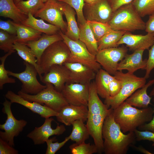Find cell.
<instances>
[{"label": "cell", "instance_id": "obj_45", "mask_svg": "<svg viewBox=\"0 0 154 154\" xmlns=\"http://www.w3.org/2000/svg\"><path fill=\"white\" fill-rule=\"evenodd\" d=\"M0 29L7 32L10 34L17 35L15 27L11 22V21L0 20Z\"/></svg>", "mask_w": 154, "mask_h": 154}, {"label": "cell", "instance_id": "obj_47", "mask_svg": "<svg viewBox=\"0 0 154 154\" xmlns=\"http://www.w3.org/2000/svg\"><path fill=\"white\" fill-rule=\"evenodd\" d=\"M145 30L147 33L154 32V12L149 15L148 21L145 23Z\"/></svg>", "mask_w": 154, "mask_h": 154}, {"label": "cell", "instance_id": "obj_53", "mask_svg": "<svg viewBox=\"0 0 154 154\" xmlns=\"http://www.w3.org/2000/svg\"><path fill=\"white\" fill-rule=\"evenodd\" d=\"M48 0H43V1H44V2L45 3L47 1H48Z\"/></svg>", "mask_w": 154, "mask_h": 154}, {"label": "cell", "instance_id": "obj_46", "mask_svg": "<svg viewBox=\"0 0 154 154\" xmlns=\"http://www.w3.org/2000/svg\"><path fill=\"white\" fill-rule=\"evenodd\" d=\"M133 0H108L114 12L122 6L131 3Z\"/></svg>", "mask_w": 154, "mask_h": 154}, {"label": "cell", "instance_id": "obj_25", "mask_svg": "<svg viewBox=\"0 0 154 154\" xmlns=\"http://www.w3.org/2000/svg\"><path fill=\"white\" fill-rule=\"evenodd\" d=\"M63 9L66 21L67 28L64 34L70 39H79L80 29L75 18L76 13L74 9L68 4L63 2Z\"/></svg>", "mask_w": 154, "mask_h": 154}, {"label": "cell", "instance_id": "obj_31", "mask_svg": "<svg viewBox=\"0 0 154 154\" xmlns=\"http://www.w3.org/2000/svg\"><path fill=\"white\" fill-rule=\"evenodd\" d=\"M126 32L113 30L105 34L97 41L98 51L105 48L118 47V42Z\"/></svg>", "mask_w": 154, "mask_h": 154}, {"label": "cell", "instance_id": "obj_30", "mask_svg": "<svg viewBox=\"0 0 154 154\" xmlns=\"http://www.w3.org/2000/svg\"><path fill=\"white\" fill-rule=\"evenodd\" d=\"M14 49L17 52L19 56L25 62L33 65L37 69L39 77L43 72L37 63V59L31 48L25 44L17 42L13 46Z\"/></svg>", "mask_w": 154, "mask_h": 154}, {"label": "cell", "instance_id": "obj_3", "mask_svg": "<svg viewBox=\"0 0 154 154\" xmlns=\"http://www.w3.org/2000/svg\"><path fill=\"white\" fill-rule=\"evenodd\" d=\"M113 114L115 121L125 133L134 132L139 126L150 122L153 118L154 111L149 106L138 109L124 101L113 110Z\"/></svg>", "mask_w": 154, "mask_h": 154}, {"label": "cell", "instance_id": "obj_39", "mask_svg": "<svg viewBox=\"0 0 154 154\" xmlns=\"http://www.w3.org/2000/svg\"><path fill=\"white\" fill-rule=\"evenodd\" d=\"M15 52L13 51L7 52L4 56L0 57L1 64H0V89L2 90L4 84L7 83H15L16 82L15 79L9 77V70H6L5 67V61L7 57L12 53Z\"/></svg>", "mask_w": 154, "mask_h": 154}, {"label": "cell", "instance_id": "obj_6", "mask_svg": "<svg viewBox=\"0 0 154 154\" xmlns=\"http://www.w3.org/2000/svg\"><path fill=\"white\" fill-rule=\"evenodd\" d=\"M46 87L35 95L24 93L19 91L17 94L31 102H36L44 105L58 113L62 108L68 104L61 92L57 91L53 85L47 83Z\"/></svg>", "mask_w": 154, "mask_h": 154}, {"label": "cell", "instance_id": "obj_17", "mask_svg": "<svg viewBox=\"0 0 154 154\" xmlns=\"http://www.w3.org/2000/svg\"><path fill=\"white\" fill-rule=\"evenodd\" d=\"M88 106L67 104L63 107L56 116L57 120L66 126H70L77 120L87 121Z\"/></svg>", "mask_w": 154, "mask_h": 154}, {"label": "cell", "instance_id": "obj_36", "mask_svg": "<svg viewBox=\"0 0 154 154\" xmlns=\"http://www.w3.org/2000/svg\"><path fill=\"white\" fill-rule=\"evenodd\" d=\"M72 154H92L98 153L97 147L94 144L86 143L85 142L80 143H75L69 146Z\"/></svg>", "mask_w": 154, "mask_h": 154}, {"label": "cell", "instance_id": "obj_41", "mask_svg": "<svg viewBox=\"0 0 154 154\" xmlns=\"http://www.w3.org/2000/svg\"><path fill=\"white\" fill-rule=\"evenodd\" d=\"M136 140L138 141L147 140L153 142L154 146V132L148 131H140L137 129L134 131Z\"/></svg>", "mask_w": 154, "mask_h": 154}, {"label": "cell", "instance_id": "obj_33", "mask_svg": "<svg viewBox=\"0 0 154 154\" xmlns=\"http://www.w3.org/2000/svg\"><path fill=\"white\" fill-rule=\"evenodd\" d=\"M44 4L43 0H22L15 4L23 13L27 15L30 13L33 15L42 8Z\"/></svg>", "mask_w": 154, "mask_h": 154}, {"label": "cell", "instance_id": "obj_23", "mask_svg": "<svg viewBox=\"0 0 154 154\" xmlns=\"http://www.w3.org/2000/svg\"><path fill=\"white\" fill-rule=\"evenodd\" d=\"M0 16L11 19L14 22L19 24L28 17V15L17 7L13 0H0Z\"/></svg>", "mask_w": 154, "mask_h": 154}, {"label": "cell", "instance_id": "obj_2", "mask_svg": "<svg viewBox=\"0 0 154 154\" xmlns=\"http://www.w3.org/2000/svg\"><path fill=\"white\" fill-rule=\"evenodd\" d=\"M88 115L86 124L90 135L98 148V153L103 152L102 129L105 119L110 109L100 99L94 81L89 85Z\"/></svg>", "mask_w": 154, "mask_h": 154}, {"label": "cell", "instance_id": "obj_32", "mask_svg": "<svg viewBox=\"0 0 154 154\" xmlns=\"http://www.w3.org/2000/svg\"><path fill=\"white\" fill-rule=\"evenodd\" d=\"M83 121L77 120L72 124V132L69 135L70 139L76 143L84 142L90 135L89 130Z\"/></svg>", "mask_w": 154, "mask_h": 154}, {"label": "cell", "instance_id": "obj_16", "mask_svg": "<svg viewBox=\"0 0 154 154\" xmlns=\"http://www.w3.org/2000/svg\"><path fill=\"white\" fill-rule=\"evenodd\" d=\"M54 119L51 117L45 119L43 124L39 127H35L34 129L27 135V137L31 139L35 145L44 143L49 137L52 135H59L62 134L66 129L63 125L57 126L53 129L51 127L52 122Z\"/></svg>", "mask_w": 154, "mask_h": 154}, {"label": "cell", "instance_id": "obj_18", "mask_svg": "<svg viewBox=\"0 0 154 154\" xmlns=\"http://www.w3.org/2000/svg\"><path fill=\"white\" fill-rule=\"evenodd\" d=\"M63 65L70 71L69 83L90 84L95 79L96 74L94 70L83 64L66 62Z\"/></svg>", "mask_w": 154, "mask_h": 154}, {"label": "cell", "instance_id": "obj_11", "mask_svg": "<svg viewBox=\"0 0 154 154\" xmlns=\"http://www.w3.org/2000/svg\"><path fill=\"white\" fill-rule=\"evenodd\" d=\"M128 49L124 45L119 47L105 48L99 50L96 55L97 61L104 69L111 75L118 71V62L127 54Z\"/></svg>", "mask_w": 154, "mask_h": 154}, {"label": "cell", "instance_id": "obj_4", "mask_svg": "<svg viewBox=\"0 0 154 154\" xmlns=\"http://www.w3.org/2000/svg\"><path fill=\"white\" fill-rule=\"evenodd\" d=\"M108 24L114 30L129 32L145 30V23L131 3L122 6L114 12Z\"/></svg>", "mask_w": 154, "mask_h": 154}, {"label": "cell", "instance_id": "obj_40", "mask_svg": "<svg viewBox=\"0 0 154 154\" xmlns=\"http://www.w3.org/2000/svg\"><path fill=\"white\" fill-rule=\"evenodd\" d=\"M70 139L69 136L66 137L64 141L61 142L58 141L53 142L56 141L55 137L48 139L46 141L47 147L46 154H54L58 151Z\"/></svg>", "mask_w": 154, "mask_h": 154}, {"label": "cell", "instance_id": "obj_27", "mask_svg": "<svg viewBox=\"0 0 154 154\" xmlns=\"http://www.w3.org/2000/svg\"><path fill=\"white\" fill-rule=\"evenodd\" d=\"M21 24L48 35L58 33L61 30L57 27L47 23L42 19H37L30 13L28 15L27 18Z\"/></svg>", "mask_w": 154, "mask_h": 154}, {"label": "cell", "instance_id": "obj_51", "mask_svg": "<svg viewBox=\"0 0 154 154\" xmlns=\"http://www.w3.org/2000/svg\"><path fill=\"white\" fill-rule=\"evenodd\" d=\"M149 95L151 97L154 96V87L149 93Z\"/></svg>", "mask_w": 154, "mask_h": 154}, {"label": "cell", "instance_id": "obj_28", "mask_svg": "<svg viewBox=\"0 0 154 154\" xmlns=\"http://www.w3.org/2000/svg\"><path fill=\"white\" fill-rule=\"evenodd\" d=\"M11 22L17 30L16 42L25 44L29 41L36 40L42 36V33L22 24Z\"/></svg>", "mask_w": 154, "mask_h": 154}, {"label": "cell", "instance_id": "obj_48", "mask_svg": "<svg viewBox=\"0 0 154 154\" xmlns=\"http://www.w3.org/2000/svg\"><path fill=\"white\" fill-rule=\"evenodd\" d=\"M154 103V98L153 99ZM154 114L152 119L148 123L140 126L138 127V130L140 131H148L154 132V105L153 108Z\"/></svg>", "mask_w": 154, "mask_h": 154}, {"label": "cell", "instance_id": "obj_29", "mask_svg": "<svg viewBox=\"0 0 154 154\" xmlns=\"http://www.w3.org/2000/svg\"><path fill=\"white\" fill-rule=\"evenodd\" d=\"M80 29L79 40L86 46L89 51L92 55H96L98 51L97 41L87 22L82 25H78Z\"/></svg>", "mask_w": 154, "mask_h": 154}, {"label": "cell", "instance_id": "obj_54", "mask_svg": "<svg viewBox=\"0 0 154 154\" xmlns=\"http://www.w3.org/2000/svg\"><path fill=\"white\" fill-rule=\"evenodd\" d=\"M52 0L55 1H58V0Z\"/></svg>", "mask_w": 154, "mask_h": 154}, {"label": "cell", "instance_id": "obj_1", "mask_svg": "<svg viewBox=\"0 0 154 154\" xmlns=\"http://www.w3.org/2000/svg\"><path fill=\"white\" fill-rule=\"evenodd\" d=\"M110 109L102 129L103 152L105 154H126L136 140L135 133L124 134L114 120L113 110Z\"/></svg>", "mask_w": 154, "mask_h": 154}, {"label": "cell", "instance_id": "obj_34", "mask_svg": "<svg viewBox=\"0 0 154 154\" xmlns=\"http://www.w3.org/2000/svg\"><path fill=\"white\" fill-rule=\"evenodd\" d=\"M131 4L141 17L150 15L154 12V0H133Z\"/></svg>", "mask_w": 154, "mask_h": 154}, {"label": "cell", "instance_id": "obj_37", "mask_svg": "<svg viewBox=\"0 0 154 154\" xmlns=\"http://www.w3.org/2000/svg\"><path fill=\"white\" fill-rule=\"evenodd\" d=\"M16 35H12L3 30H0V49L5 52L16 51L13 46L16 42Z\"/></svg>", "mask_w": 154, "mask_h": 154}, {"label": "cell", "instance_id": "obj_49", "mask_svg": "<svg viewBox=\"0 0 154 154\" xmlns=\"http://www.w3.org/2000/svg\"><path fill=\"white\" fill-rule=\"evenodd\" d=\"M133 147L136 150L139 151L143 153L144 154H152L151 152L147 151V150L145 149V148H143V147L141 146H139L137 147L133 146Z\"/></svg>", "mask_w": 154, "mask_h": 154}, {"label": "cell", "instance_id": "obj_26", "mask_svg": "<svg viewBox=\"0 0 154 154\" xmlns=\"http://www.w3.org/2000/svg\"><path fill=\"white\" fill-rule=\"evenodd\" d=\"M114 77L101 68L96 72L94 82L97 93L101 98L105 99L110 97L109 86Z\"/></svg>", "mask_w": 154, "mask_h": 154}, {"label": "cell", "instance_id": "obj_20", "mask_svg": "<svg viewBox=\"0 0 154 154\" xmlns=\"http://www.w3.org/2000/svg\"><path fill=\"white\" fill-rule=\"evenodd\" d=\"M5 98L12 103L20 104L37 114L45 119L56 116L58 113L45 105L36 102H31L25 100L13 92L8 91L5 95Z\"/></svg>", "mask_w": 154, "mask_h": 154}, {"label": "cell", "instance_id": "obj_8", "mask_svg": "<svg viewBox=\"0 0 154 154\" xmlns=\"http://www.w3.org/2000/svg\"><path fill=\"white\" fill-rule=\"evenodd\" d=\"M70 54V50L63 40L56 41L44 51L39 65L44 74L48 71L51 66L63 65L67 62Z\"/></svg>", "mask_w": 154, "mask_h": 154}, {"label": "cell", "instance_id": "obj_14", "mask_svg": "<svg viewBox=\"0 0 154 154\" xmlns=\"http://www.w3.org/2000/svg\"><path fill=\"white\" fill-rule=\"evenodd\" d=\"M90 84L67 83L61 93L68 104L88 106Z\"/></svg>", "mask_w": 154, "mask_h": 154}, {"label": "cell", "instance_id": "obj_21", "mask_svg": "<svg viewBox=\"0 0 154 154\" xmlns=\"http://www.w3.org/2000/svg\"><path fill=\"white\" fill-rule=\"evenodd\" d=\"M144 50H135L130 54H127L124 58L119 63L117 70H127L128 72L133 73L139 69L146 70L147 59H143Z\"/></svg>", "mask_w": 154, "mask_h": 154}, {"label": "cell", "instance_id": "obj_22", "mask_svg": "<svg viewBox=\"0 0 154 154\" xmlns=\"http://www.w3.org/2000/svg\"><path fill=\"white\" fill-rule=\"evenodd\" d=\"M60 40H63V39L59 33L52 35L43 33L38 39L29 41L24 44L31 48L39 65L41 55L44 51L53 43Z\"/></svg>", "mask_w": 154, "mask_h": 154}, {"label": "cell", "instance_id": "obj_35", "mask_svg": "<svg viewBox=\"0 0 154 154\" xmlns=\"http://www.w3.org/2000/svg\"><path fill=\"white\" fill-rule=\"evenodd\" d=\"M97 41L108 33L113 30L107 23L95 21H87Z\"/></svg>", "mask_w": 154, "mask_h": 154}, {"label": "cell", "instance_id": "obj_15", "mask_svg": "<svg viewBox=\"0 0 154 154\" xmlns=\"http://www.w3.org/2000/svg\"><path fill=\"white\" fill-rule=\"evenodd\" d=\"M70 76V70L65 65H55L51 66L40 79L44 84H52L57 91L61 92L65 84L69 83Z\"/></svg>", "mask_w": 154, "mask_h": 154}, {"label": "cell", "instance_id": "obj_9", "mask_svg": "<svg viewBox=\"0 0 154 154\" xmlns=\"http://www.w3.org/2000/svg\"><path fill=\"white\" fill-rule=\"evenodd\" d=\"M12 103L5 99L3 103L2 112L6 114L7 118L5 123L0 125V138L14 147V138L18 136L27 125V121L24 119L17 120L14 116L11 110Z\"/></svg>", "mask_w": 154, "mask_h": 154}, {"label": "cell", "instance_id": "obj_19", "mask_svg": "<svg viewBox=\"0 0 154 154\" xmlns=\"http://www.w3.org/2000/svg\"><path fill=\"white\" fill-rule=\"evenodd\" d=\"M154 43V32L145 35L133 34L126 32L118 42V46L125 44L129 50H149Z\"/></svg>", "mask_w": 154, "mask_h": 154}, {"label": "cell", "instance_id": "obj_10", "mask_svg": "<svg viewBox=\"0 0 154 154\" xmlns=\"http://www.w3.org/2000/svg\"><path fill=\"white\" fill-rule=\"evenodd\" d=\"M62 4V2L48 0L45 3L44 7L39 10L34 16L39 17L57 27L65 34L67 30V24L63 18L64 13Z\"/></svg>", "mask_w": 154, "mask_h": 154}, {"label": "cell", "instance_id": "obj_43", "mask_svg": "<svg viewBox=\"0 0 154 154\" xmlns=\"http://www.w3.org/2000/svg\"><path fill=\"white\" fill-rule=\"evenodd\" d=\"M0 138V154H18V151Z\"/></svg>", "mask_w": 154, "mask_h": 154}, {"label": "cell", "instance_id": "obj_52", "mask_svg": "<svg viewBox=\"0 0 154 154\" xmlns=\"http://www.w3.org/2000/svg\"><path fill=\"white\" fill-rule=\"evenodd\" d=\"M22 0H13L15 4H16L18 3H19L20 1H22Z\"/></svg>", "mask_w": 154, "mask_h": 154}, {"label": "cell", "instance_id": "obj_24", "mask_svg": "<svg viewBox=\"0 0 154 154\" xmlns=\"http://www.w3.org/2000/svg\"><path fill=\"white\" fill-rule=\"evenodd\" d=\"M154 84V78L150 80L142 87L136 90L125 101L131 106L142 108L148 107L151 97L147 93L148 88Z\"/></svg>", "mask_w": 154, "mask_h": 154}, {"label": "cell", "instance_id": "obj_12", "mask_svg": "<svg viewBox=\"0 0 154 154\" xmlns=\"http://www.w3.org/2000/svg\"><path fill=\"white\" fill-rule=\"evenodd\" d=\"M23 63L25 66L24 71L17 73L9 71V75L17 78L21 82L22 85L20 90L21 92L31 95L37 94L46 86L41 84L38 80L37 76L38 73L35 67L25 61Z\"/></svg>", "mask_w": 154, "mask_h": 154}, {"label": "cell", "instance_id": "obj_5", "mask_svg": "<svg viewBox=\"0 0 154 154\" xmlns=\"http://www.w3.org/2000/svg\"><path fill=\"white\" fill-rule=\"evenodd\" d=\"M114 76L121 82V89L117 95L105 99L104 102L108 108L110 107L113 110L125 101L136 90L142 87L146 81L144 77H138L128 72L124 73L121 70L117 71Z\"/></svg>", "mask_w": 154, "mask_h": 154}, {"label": "cell", "instance_id": "obj_42", "mask_svg": "<svg viewBox=\"0 0 154 154\" xmlns=\"http://www.w3.org/2000/svg\"><path fill=\"white\" fill-rule=\"evenodd\" d=\"M149 50L148 58L147 59L145 74L144 77L146 79L149 77L151 70L154 68V43Z\"/></svg>", "mask_w": 154, "mask_h": 154}, {"label": "cell", "instance_id": "obj_50", "mask_svg": "<svg viewBox=\"0 0 154 154\" xmlns=\"http://www.w3.org/2000/svg\"><path fill=\"white\" fill-rule=\"evenodd\" d=\"M85 3L89 4H91L94 3L96 0H84Z\"/></svg>", "mask_w": 154, "mask_h": 154}, {"label": "cell", "instance_id": "obj_13", "mask_svg": "<svg viewBox=\"0 0 154 154\" xmlns=\"http://www.w3.org/2000/svg\"><path fill=\"white\" fill-rule=\"evenodd\" d=\"M83 12L87 21L107 23L114 13L108 0H96L91 4L84 3Z\"/></svg>", "mask_w": 154, "mask_h": 154}, {"label": "cell", "instance_id": "obj_7", "mask_svg": "<svg viewBox=\"0 0 154 154\" xmlns=\"http://www.w3.org/2000/svg\"><path fill=\"white\" fill-rule=\"evenodd\" d=\"M59 33L70 51V55L67 62L83 64L92 69L96 72L101 68V65L96 60V56L89 51L82 42L79 39L74 40L70 39L61 30Z\"/></svg>", "mask_w": 154, "mask_h": 154}, {"label": "cell", "instance_id": "obj_44", "mask_svg": "<svg viewBox=\"0 0 154 154\" xmlns=\"http://www.w3.org/2000/svg\"><path fill=\"white\" fill-rule=\"evenodd\" d=\"M121 86L120 81L114 77L109 86L110 97H113L117 95L120 91Z\"/></svg>", "mask_w": 154, "mask_h": 154}, {"label": "cell", "instance_id": "obj_38", "mask_svg": "<svg viewBox=\"0 0 154 154\" xmlns=\"http://www.w3.org/2000/svg\"><path fill=\"white\" fill-rule=\"evenodd\" d=\"M58 1L68 4L74 9L77 16L78 25H82L87 22L83 12L85 3L84 0H58Z\"/></svg>", "mask_w": 154, "mask_h": 154}]
</instances>
